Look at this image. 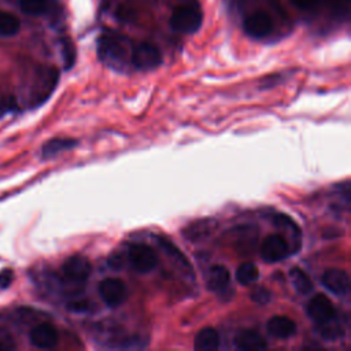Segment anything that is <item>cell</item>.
Wrapping results in <instances>:
<instances>
[{"label":"cell","instance_id":"cell-1","mask_svg":"<svg viewBox=\"0 0 351 351\" xmlns=\"http://www.w3.org/2000/svg\"><path fill=\"white\" fill-rule=\"evenodd\" d=\"M58 78L59 73L55 67H38L30 84V88L25 95L29 107L33 108L41 106L53 92L58 84Z\"/></svg>","mask_w":351,"mask_h":351},{"label":"cell","instance_id":"cell-2","mask_svg":"<svg viewBox=\"0 0 351 351\" xmlns=\"http://www.w3.org/2000/svg\"><path fill=\"white\" fill-rule=\"evenodd\" d=\"M203 21V14L197 4H184L174 8L170 16V26L180 33H195L199 30Z\"/></svg>","mask_w":351,"mask_h":351},{"label":"cell","instance_id":"cell-3","mask_svg":"<svg viewBox=\"0 0 351 351\" xmlns=\"http://www.w3.org/2000/svg\"><path fill=\"white\" fill-rule=\"evenodd\" d=\"M130 62L138 70H154L162 63V53L156 45L151 43H140L133 48Z\"/></svg>","mask_w":351,"mask_h":351},{"label":"cell","instance_id":"cell-4","mask_svg":"<svg viewBox=\"0 0 351 351\" xmlns=\"http://www.w3.org/2000/svg\"><path fill=\"white\" fill-rule=\"evenodd\" d=\"M128 259L133 269L141 274H147L156 267V252L147 244H132L128 250Z\"/></svg>","mask_w":351,"mask_h":351},{"label":"cell","instance_id":"cell-5","mask_svg":"<svg viewBox=\"0 0 351 351\" xmlns=\"http://www.w3.org/2000/svg\"><path fill=\"white\" fill-rule=\"evenodd\" d=\"M99 293L108 307H118L128 299L129 291L122 280L110 277L99 284Z\"/></svg>","mask_w":351,"mask_h":351},{"label":"cell","instance_id":"cell-6","mask_svg":"<svg viewBox=\"0 0 351 351\" xmlns=\"http://www.w3.org/2000/svg\"><path fill=\"white\" fill-rule=\"evenodd\" d=\"M92 273V265L82 255H71L62 265V274L70 282H85Z\"/></svg>","mask_w":351,"mask_h":351},{"label":"cell","instance_id":"cell-7","mask_svg":"<svg viewBox=\"0 0 351 351\" xmlns=\"http://www.w3.org/2000/svg\"><path fill=\"white\" fill-rule=\"evenodd\" d=\"M99 55L111 64H123L126 60V48L119 37L103 36L99 41Z\"/></svg>","mask_w":351,"mask_h":351},{"label":"cell","instance_id":"cell-8","mask_svg":"<svg viewBox=\"0 0 351 351\" xmlns=\"http://www.w3.org/2000/svg\"><path fill=\"white\" fill-rule=\"evenodd\" d=\"M289 254V247L281 234H269L261 247V255L265 262L276 263L285 259Z\"/></svg>","mask_w":351,"mask_h":351},{"label":"cell","instance_id":"cell-9","mask_svg":"<svg viewBox=\"0 0 351 351\" xmlns=\"http://www.w3.org/2000/svg\"><path fill=\"white\" fill-rule=\"evenodd\" d=\"M306 313L315 324H321L336 317L335 306L325 295L313 296L306 306Z\"/></svg>","mask_w":351,"mask_h":351},{"label":"cell","instance_id":"cell-10","mask_svg":"<svg viewBox=\"0 0 351 351\" xmlns=\"http://www.w3.org/2000/svg\"><path fill=\"white\" fill-rule=\"evenodd\" d=\"M244 32L254 38H263L269 36L273 30L271 18L263 11H255L250 14L243 23Z\"/></svg>","mask_w":351,"mask_h":351},{"label":"cell","instance_id":"cell-11","mask_svg":"<svg viewBox=\"0 0 351 351\" xmlns=\"http://www.w3.org/2000/svg\"><path fill=\"white\" fill-rule=\"evenodd\" d=\"M29 339L33 346L41 350L53 348L59 341V333L56 328L49 322H41L32 328Z\"/></svg>","mask_w":351,"mask_h":351},{"label":"cell","instance_id":"cell-12","mask_svg":"<svg viewBox=\"0 0 351 351\" xmlns=\"http://www.w3.org/2000/svg\"><path fill=\"white\" fill-rule=\"evenodd\" d=\"M217 221L213 218H202V219H196L191 223H188L184 229H182V237L186 239L191 243H199L204 239H207L208 236H211L215 230H217Z\"/></svg>","mask_w":351,"mask_h":351},{"label":"cell","instance_id":"cell-13","mask_svg":"<svg viewBox=\"0 0 351 351\" xmlns=\"http://www.w3.org/2000/svg\"><path fill=\"white\" fill-rule=\"evenodd\" d=\"M322 285L337 296H343L350 289L348 274L341 269H328L321 278Z\"/></svg>","mask_w":351,"mask_h":351},{"label":"cell","instance_id":"cell-14","mask_svg":"<svg viewBox=\"0 0 351 351\" xmlns=\"http://www.w3.org/2000/svg\"><path fill=\"white\" fill-rule=\"evenodd\" d=\"M267 332L276 339H289L296 333V324L285 315H274L267 321Z\"/></svg>","mask_w":351,"mask_h":351},{"label":"cell","instance_id":"cell-15","mask_svg":"<svg viewBox=\"0 0 351 351\" xmlns=\"http://www.w3.org/2000/svg\"><path fill=\"white\" fill-rule=\"evenodd\" d=\"M234 344L241 351H263L267 347L263 336L251 329L239 332L234 337Z\"/></svg>","mask_w":351,"mask_h":351},{"label":"cell","instance_id":"cell-16","mask_svg":"<svg viewBox=\"0 0 351 351\" xmlns=\"http://www.w3.org/2000/svg\"><path fill=\"white\" fill-rule=\"evenodd\" d=\"M229 280H230L229 270L225 266H222V265H214L207 271L206 287L210 291L219 292V291H222V289H225L228 287Z\"/></svg>","mask_w":351,"mask_h":351},{"label":"cell","instance_id":"cell-17","mask_svg":"<svg viewBox=\"0 0 351 351\" xmlns=\"http://www.w3.org/2000/svg\"><path fill=\"white\" fill-rule=\"evenodd\" d=\"M195 350L199 351H214L219 347V335L218 332L208 326V328H203L195 337V344H193Z\"/></svg>","mask_w":351,"mask_h":351},{"label":"cell","instance_id":"cell-18","mask_svg":"<svg viewBox=\"0 0 351 351\" xmlns=\"http://www.w3.org/2000/svg\"><path fill=\"white\" fill-rule=\"evenodd\" d=\"M78 144V141L75 138H69V137H56L52 138L49 141H47L41 149L43 158L48 159V158H53L56 155H59L63 151L71 149Z\"/></svg>","mask_w":351,"mask_h":351},{"label":"cell","instance_id":"cell-19","mask_svg":"<svg viewBox=\"0 0 351 351\" xmlns=\"http://www.w3.org/2000/svg\"><path fill=\"white\" fill-rule=\"evenodd\" d=\"M315 330H317V333L322 339L330 340V341H335V340H337V339L344 336V329H343L341 324L336 321V317L329 319V321L317 324L315 325Z\"/></svg>","mask_w":351,"mask_h":351},{"label":"cell","instance_id":"cell-20","mask_svg":"<svg viewBox=\"0 0 351 351\" xmlns=\"http://www.w3.org/2000/svg\"><path fill=\"white\" fill-rule=\"evenodd\" d=\"M289 277H291L292 285H293V288L296 289L298 293L307 295L313 291V282H311L310 277L300 267L291 269Z\"/></svg>","mask_w":351,"mask_h":351},{"label":"cell","instance_id":"cell-21","mask_svg":"<svg viewBox=\"0 0 351 351\" xmlns=\"http://www.w3.org/2000/svg\"><path fill=\"white\" fill-rule=\"evenodd\" d=\"M258 277H259V270H258L256 265L252 262L241 263L237 267L236 278L241 285H251L258 280Z\"/></svg>","mask_w":351,"mask_h":351},{"label":"cell","instance_id":"cell-22","mask_svg":"<svg viewBox=\"0 0 351 351\" xmlns=\"http://www.w3.org/2000/svg\"><path fill=\"white\" fill-rule=\"evenodd\" d=\"M19 30V19L5 11H0V36L10 37Z\"/></svg>","mask_w":351,"mask_h":351},{"label":"cell","instance_id":"cell-23","mask_svg":"<svg viewBox=\"0 0 351 351\" xmlns=\"http://www.w3.org/2000/svg\"><path fill=\"white\" fill-rule=\"evenodd\" d=\"M18 3L29 15H40L47 10V0H18Z\"/></svg>","mask_w":351,"mask_h":351},{"label":"cell","instance_id":"cell-24","mask_svg":"<svg viewBox=\"0 0 351 351\" xmlns=\"http://www.w3.org/2000/svg\"><path fill=\"white\" fill-rule=\"evenodd\" d=\"M62 55H63L64 67L70 69L75 60V49H74L73 43L69 38L62 40Z\"/></svg>","mask_w":351,"mask_h":351},{"label":"cell","instance_id":"cell-25","mask_svg":"<svg viewBox=\"0 0 351 351\" xmlns=\"http://www.w3.org/2000/svg\"><path fill=\"white\" fill-rule=\"evenodd\" d=\"M155 239L158 240V244L165 250V252H167L170 256H173V258H176V259L184 262V265H188V262H186V259L184 258V255L181 254V251H180L173 243H170L169 240H165L163 237H159V236H156Z\"/></svg>","mask_w":351,"mask_h":351},{"label":"cell","instance_id":"cell-26","mask_svg":"<svg viewBox=\"0 0 351 351\" xmlns=\"http://www.w3.org/2000/svg\"><path fill=\"white\" fill-rule=\"evenodd\" d=\"M271 298H273L271 292L267 288H263V287L256 288L251 292V299L258 304H267L271 300Z\"/></svg>","mask_w":351,"mask_h":351},{"label":"cell","instance_id":"cell-27","mask_svg":"<svg viewBox=\"0 0 351 351\" xmlns=\"http://www.w3.org/2000/svg\"><path fill=\"white\" fill-rule=\"evenodd\" d=\"M16 107L15 99L5 93L0 92V118H3L8 111H12Z\"/></svg>","mask_w":351,"mask_h":351},{"label":"cell","instance_id":"cell-28","mask_svg":"<svg viewBox=\"0 0 351 351\" xmlns=\"http://www.w3.org/2000/svg\"><path fill=\"white\" fill-rule=\"evenodd\" d=\"M14 273L11 269H4L0 271V289H5L12 282Z\"/></svg>","mask_w":351,"mask_h":351},{"label":"cell","instance_id":"cell-29","mask_svg":"<svg viewBox=\"0 0 351 351\" xmlns=\"http://www.w3.org/2000/svg\"><path fill=\"white\" fill-rule=\"evenodd\" d=\"M67 307L73 311H88L89 310V303L86 300H74L67 304Z\"/></svg>","mask_w":351,"mask_h":351},{"label":"cell","instance_id":"cell-30","mask_svg":"<svg viewBox=\"0 0 351 351\" xmlns=\"http://www.w3.org/2000/svg\"><path fill=\"white\" fill-rule=\"evenodd\" d=\"M318 1H319V0H292V3H293L296 7L302 8V10L311 8V7H314Z\"/></svg>","mask_w":351,"mask_h":351}]
</instances>
